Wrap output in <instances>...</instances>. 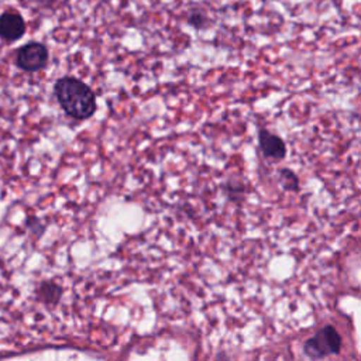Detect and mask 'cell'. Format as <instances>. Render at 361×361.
<instances>
[{
    "mask_svg": "<svg viewBox=\"0 0 361 361\" xmlns=\"http://www.w3.org/2000/svg\"><path fill=\"white\" fill-rule=\"evenodd\" d=\"M35 295L44 305H56L62 296V288L54 281H44L38 285Z\"/></svg>",
    "mask_w": 361,
    "mask_h": 361,
    "instance_id": "cell-6",
    "label": "cell"
},
{
    "mask_svg": "<svg viewBox=\"0 0 361 361\" xmlns=\"http://www.w3.org/2000/svg\"><path fill=\"white\" fill-rule=\"evenodd\" d=\"M258 142H259V148H261L264 157H267L272 161H281L286 157L285 141L279 135L268 131L267 128H259Z\"/></svg>",
    "mask_w": 361,
    "mask_h": 361,
    "instance_id": "cell-4",
    "label": "cell"
},
{
    "mask_svg": "<svg viewBox=\"0 0 361 361\" xmlns=\"http://www.w3.org/2000/svg\"><path fill=\"white\" fill-rule=\"evenodd\" d=\"M279 180H281V185L285 190L293 192V190L299 189V178L289 168H282L279 171Z\"/></svg>",
    "mask_w": 361,
    "mask_h": 361,
    "instance_id": "cell-7",
    "label": "cell"
},
{
    "mask_svg": "<svg viewBox=\"0 0 361 361\" xmlns=\"http://www.w3.org/2000/svg\"><path fill=\"white\" fill-rule=\"evenodd\" d=\"M48 49L41 42H28L17 51L16 65L24 72H37L48 63Z\"/></svg>",
    "mask_w": 361,
    "mask_h": 361,
    "instance_id": "cell-3",
    "label": "cell"
},
{
    "mask_svg": "<svg viewBox=\"0 0 361 361\" xmlns=\"http://www.w3.org/2000/svg\"><path fill=\"white\" fill-rule=\"evenodd\" d=\"M54 94L62 110L76 120L90 118L97 109L94 92L73 76L59 78L54 85Z\"/></svg>",
    "mask_w": 361,
    "mask_h": 361,
    "instance_id": "cell-1",
    "label": "cell"
},
{
    "mask_svg": "<svg viewBox=\"0 0 361 361\" xmlns=\"http://www.w3.org/2000/svg\"><path fill=\"white\" fill-rule=\"evenodd\" d=\"M0 319H1V307H0Z\"/></svg>",
    "mask_w": 361,
    "mask_h": 361,
    "instance_id": "cell-8",
    "label": "cell"
},
{
    "mask_svg": "<svg viewBox=\"0 0 361 361\" xmlns=\"http://www.w3.org/2000/svg\"><path fill=\"white\" fill-rule=\"evenodd\" d=\"M341 350V336L333 326H326L310 337L303 351L310 360H322L329 355H336Z\"/></svg>",
    "mask_w": 361,
    "mask_h": 361,
    "instance_id": "cell-2",
    "label": "cell"
},
{
    "mask_svg": "<svg viewBox=\"0 0 361 361\" xmlns=\"http://www.w3.org/2000/svg\"><path fill=\"white\" fill-rule=\"evenodd\" d=\"M25 32V21L18 13L0 14V38L8 42L20 39Z\"/></svg>",
    "mask_w": 361,
    "mask_h": 361,
    "instance_id": "cell-5",
    "label": "cell"
}]
</instances>
